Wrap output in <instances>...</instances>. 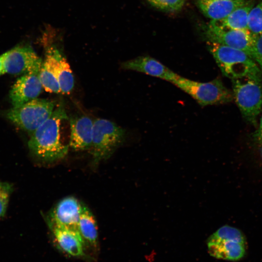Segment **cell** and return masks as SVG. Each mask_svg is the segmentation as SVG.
<instances>
[{"label":"cell","instance_id":"6da1fadb","mask_svg":"<svg viewBox=\"0 0 262 262\" xmlns=\"http://www.w3.org/2000/svg\"><path fill=\"white\" fill-rule=\"evenodd\" d=\"M67 119L64 108L60 105L31 134L28 145L34 156L41 161L50 162L60 160L66 155L68 147L61 142L60 126L62 120Z\"/></svg>","mask_w":262,"mask_h":262},{"label":"cell","instance_id":"7a4b0ae2","mask_svg":"<svg viewBox=\"0 0 262 262\" xmlns=\"http://www.w3.org/2000/svg\"><path fill=\"white\" fill-rule=\"evenodd\" d=\"M207 47L223 75L230 79L254 77L262 79L255 61L245 52L235 48L208 42Z\"/></svg>","mask_w":262,"mask_h":262},{"label":"cell","instance_id":"3957f363","mask_svg":"<svg viewBox=\"0 0 262 262\" xmlns=\"http://www.w3.org/2000/svg\"><path fill=\"white\" fill-rule=\"evenodd\" d=\"M171 83L191 96L201 106L225 104L234 99L232 92L219 78L202 82L178 74Z\"/></svg>","mask_w":262,"mask_h":262},{"label":"cell","instance_id":"277c9868","mask_svg":"<svg viewBox=\"0 0 262 262\" xmlns=\"http://www.w3.org/2000/svg\"><path fill=\"white\" fill-rule=\"evenodd\" d=\"M231 80L233 98L243 118L256 126L262 109V79L245 77Z\"/></svg>","mask_w":262,"mask_h":262},{"label":"cell","instance_id":"5b68a950","mask_svg":"<svg viewBox=\"0 0 262 262\" xmlns=\"http://www.w3.org/2000/svg\"><path fill=\"white\" fill-rule=\"evenodd\" d=\"M210 255L217 259L230 261L242 259L246 252V241L239 229L225 225L213 233L208 240Z\"/></svg>","mask_w":262,"mask_h":262},{"label":"cell","instance_id":"8992f818","mask_svg":"<svg viewBox=\"0 0 262 262\" xmlns=\"http://www.w3.org/2000/svg\"><path fill=\"white\" fill-rule=\"evenodd\" d=\"M125 131L114 122L98 118L94 120L91 153L94 162L107 159L122 143Z\"/></svg>","mask_w":262,"mask_h":262},{"label":"cell","instance_id":"52a82bcc","mask_svg":"<svg viewBox=\"0 0 262 262\" xmlns=\"http://www.w3.org/2000/svg\"><path fill=\"white\" fill-rule=\"evenodd\" d=\"M53 101L35 98L18 107H13L6 114L8 119L31 134L52 115Z\"/></svg>","mask_w":262,"mask_h":262},{"label":"cell","instance_id":"ba28073f","mask_svg":"<svg viewBox=\"0 0 262 262\" xmlns=\"http://www.w3.org/2000/svg\"><path fill=\"white\" fill-rule=\"evenodd\" d=\"M205 35L208 42L240 49L253 58L255 36L249 31L227 28L211 20L206 27Z\"/></svg>","mask_w":262,"mask_h":262},{"label":"cell","instance_id":"9c48e42d","mask_svg":"<svg viewBox=\"0 0 262 262\" xmlns=\"http://www.w3.org/2000/svg\"><path fill=\"white\" fill-rule=\"evenodd\" d=\"M42 60L29 46L16 47L3 54L4 73L19 75L40 71Z\"/></svg>","mask_w":262,"mask_h":262},{"label":"cell","instance_id":"30bf717a","mask_svg":"<svg viewBox=\"0 0 262 262\" xmlns=\"http://www.w3.org/2000/svg\"><path fill=\"white\" fill-rule=\"evenodd\" d=\"M39 72L23 74L13 85L9 98L13 107H18L36 98L43 87L39 78Z\"/></svg>","mask_w":262,"mask_h":262},{"label":"cell","instance_id":"8fae6325","mask_svg":"<svg viewBox=\"0 0 262 262\" xmlns=\"http://www.w3.org/2000/svg\"><path fill=\"white\" fill-rule=\"evenodd\" d=\"M122 68L141 72L172 82L177 74L149 56H141L121 64Z\"/></svg>","mask_w":262,"mask_h":262},{"label":"cell","instance_id":"7c38bea8","mask_svg":"<svg viewBox=\"0 0 262 262\" xmlns=\"http://www.w3.org/2000/svg\"><path fill=\"white\" fill-rule=\"evenodd\" d=\"M83 206L73 196L62 199L50 213V223L78 231V222Z\"/></svg>","mask_w":262,"mask_h":262},{"label":"cell","instance_id":"4fadbf2b","mask_svg":"<svg viewBox=\"0 0 262 262\" xmlns=\"http://www.w3.org/2000/svg\"><path fill=\"white\" fill-rule=\"evenodd\" d=\"M69 146L75 150L90 149L93 136L94 120L87 116L71 117Z\"/></svg>","mask_w":262,"mask_h":262},{"label":"cell","instance_id":"5bb4252c","mask_svg":"<svg viewBox=\"0 0 262 262\" xmlns=\"http://www.w3.org/2000/svg\"><path fill=\"white\" fill-rule=\"evenodd\" d=\"M60 53L55 47H49L39 73L43 88L50 93H61L57 76V67Z\"/></svg>","mask_w":262,"mask_h":262},{"label":"cell","instance_id":"9a60e30c","mask_svg":"<svg viewBox=\"0 0 262 262\" xmlns=\"http://www.w3.org/2000/svg\"><path fill=\"white\" fill-rule=\"evenodd\" d=\"M249 2L246 0H197L196 5L206 17L220 21L236 9Z\"/></svg>","mask_w":262,"mask_h":262},{"label":"cell","instance_id":"2e32d148","mask_svg":"<svg viewBox=\"0 0 262 262\" xmlns=\"http://www.w3.org/2000/svg\"><path fill=\"white\" fill-rule=\"evenodd\" d=\"M49 225L61 248L74 256L82 255L83 240L78 230L52 223Z\"/></svg>","mask_w":262,"mask_h":262},{"label":"cell","instance_id":"e0dca14e","mask_svg":"<svg viewBox=\"0 0 262 262\" xmlns=\"http://www.w3.org/2000/svg\"><path fill=\"white\" fill-rule=\"evenodd\" d=\"M253 7V4L249 3L236 9L224 19L216 21L227 28L249 31L248 19L249 14Z\"/></svg>","mask_w":262,"mask_h":262},{"label":"cell","instance_id":"ac0fdd59","mask_svg":"<svg viewBox=\"0 0 262 262\" xmlns=\"http://www.w3.org/2000/svg\"><path fill=\"white\" fill-rule=\"evenodd\" d=\"M78 229L83 240L93 244L96 243L98 238L96 221L89 209L84 205L80 215Z\"/></svg>","mask_w":262,"mask_h":262},{"label":"cell","instance_id":"d6986e66","mask_svg":"<svg viewBox=\"0 0 262 262\" xmlns=\"http://www.w3.org/2000/svg\"><path fill=\"white\" fill-rule=\"evenodd\" d=\"M57 76L61 93L70 94L74 86V77L68 63L61 53L58 58Z\"/></svg>","mask_w":262,"mask_h":262},{"label":"cell","instance_id":"ffe728a7","mask_svg":"<svg viewBox=\"0 0 262 262\" xmlns=\"http://www.w3.org/2000/svg\"><path fill=\"white\" fill-rule=\"evenodd\" d=\"M248 30L255 36L262 34V1L253 7L250 11Z\"/></svg>","mask_w":262,"mask_h":262},{"label":"cell","instance_id":"44dd1931","mask_svg":"<svg viewBox=\"0 0 262 262\" xmlns=\"http://www.w3.org/2000/svg\"><path fill=\"white\" fill-rule=\"evenodd\" d=\"M13 191L12 183L0 180V218L5 216L10 197Z\"/></svg>","mask_w":262,"mask_h":262},{"label":"cell","instance_id":"7402d4cb","mask_svg":"<svg viewBox=\"0 0 262 262\" xmlns=\"http://www.w3.org/2000/svg\"><path fill=\"white\" fill-rule=\"evenodd\" d=\"M147 1L153 7L167 12L180 10L185 2V0H147Z\"/></svg>","mask_w":262,"mask_h":262},{"label":"cell","instance_id":"603a6c76","mask_svg":"<svg viewBox=\"0 0 262 262\" xmlns=\"http://www.w3.org/2000/svg\"><path fill=\"white\" fill-rule=\"evenodd\" d=\"M253 59L257 63L262 72V34L255 36Z\"/></svg>","mask_w":262,"mask_h":262},{"label":"cell","instance_id":"cb8c5ba5","mask_svg":"<svg viewBox=\"0 0 262 262\" xmlns=\"http://www.w3.org/2000/svg\"><path fill=\"white\" fill-rule=\"evenodd\" d=\"M255 136L259 144L262 147V115L260 120L258 128L255 133Z\"/></svg>","mask_w":262,"mask_h":262},{"label":"cell","instance_id":"d4e9b609","mask_svg":"<svg viewBox=\"0 0 262 262\" xmlns=\"http://www.w3.org/2000/svg\"><path fill=\"white\" fill-rule=\"evenodd\" d=\"M4 73L3 66V54L0 55V75Z\"/></svg>","mask_w":262,"mask_h":262}]
</instances>
